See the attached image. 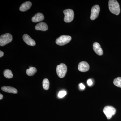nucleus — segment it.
<instances>
[{"label": "nucleus", "instance_id": "1", "mask_svg": "<svg viewBox=\"0 0 121 121\" xmlns=\"http://www.w3.org/2000/svg\"><path fill=\"white\" fill-rule=\"evenodd\" d=\"M109 8L111 13L116 15H118L120 13V6L119 3L115 0L109 1Z\"/></svg>", "mask_w": 121, "mask_h": 121}, {"label": "nucleus", "instance_id": "2", "mask_svg": "<svg viewBox=\"0 0 121 121\" xmlns=\"http://www.w3.org/2000/svg\"><path fill=\"white\" fill-rule=\"evenodd\" d=\"M67 67L64 64L61 63L58 65L56 68V73L59 78H64L67 72Z\"/></svg>", "mask_w": 121, "mask_h": 121}, {"label": "nucleus", "instance_id": "3", "mask_svg": "<svg viewBox=\"0 0 121 121\" xmlns=\"http://www.w3.org/2000/svg\"><path fill=\"white\" fill-rule=\"evenodd\" d=\"M65 15L64 21L66 23H70L73 20L74 14L73 10L70 9H67L63 11Z\"/></svg>", "mask_w": 121, "mask_h": 121}, {"label": "nucleus", "instance_id": "4", "mask_svg": "<svg viewBox=\"0 0 121 121\" xmlns=\"http://www.w3.org/2000/svg\"><path fill=\"white\" fill-rule=\"evenodd\" d=\"M12 39V36L9 33H5L1 35L0 37V45L4 46L11 42Z\"/></svg>", "mask_w": 121, "mask_h": 121}, {"label": "nucleus", "instance_id": "5", "mask_svg": "<svg viewBox=\"0 0 121 121\" xmlns=\"http://www.w3.org/2000/svg\"><path fill=\"white\" fill-rule=\"evenodd\" d=\"M103 111L107 119H109L111 118L112 116L115 114L116 109L112 106H107L104 107Z\"/></svg>", "mask_w": 121, "mask_h": 121}, {"label": "nucleus", "instance_id": "6", "mask_svg": "<svg viewBox=\"0 0 121 121\" xmlns=\"http://www.w3.org/2000/svg\"><path fill=\"white\" fill-rule=\"evenodd\" d=\"M71 39V37L70 36L62 35L56 39V43L58 45L62 46L68 43Z\"/></svg>", "mask_w": 121, "mask_h": 121}, {"label": "nucleus", "instance_id": "7", "mask_svg": "<svg viewBox=\"0 0 121 121\" xmlns=\"http://www.w3.org/2000/svg\"><path fill=\"white\" fill-rule=\"evenodd\" d=\"M100 7L98 5H94L91 9L90 19L92 20L95 19L97 18L100 12Z\"/></svg>", "mask_w": 121, "mask_h": 121}, {"label": "nucleus", "instance_id": "8", "mask_svg": "<svg viewBox=\"0 0 121 121\" xmlns=\"http://www.w3.org/2000/svg\"><path fill=\"white\" fill-rule=\"evenodd\" d=\"M90 66L87 62L82 61L79 63L78 66V69L80 72H86L89 71Z\"/></svg>", "mask_w": 121, "mask_h": 121}, {"label": "nucleus", "instance_id": "9", "mask_svg": "<svg viewBox=\"0 0 121 121\" xmlns=\"http://www.w3.org/2000/svg\"><path fill=\"white\" fill-rule=\"evenodd\" d=\"M23 40L27 45L30 46H35V42L33 39L27 34H25L23 36Z\"/></svg>", "mask_w": 121, "mask_h": 121}, {"label": "nucleus", "instance_id": "10", "mask_svg": "<svg viewBox=\"0 0 121 121\" xmlns=\"http://www.w3.org/2000/svg\"><path fill=\"white\" fill-rule=\"evenodd\" d=\"M93 48L95 52L99 56L102 55L103 51L99 43L97 42L94 43L93 44Z\"/></svg>", "mask_w": 121, "mask_h": 121}, {"label": "nucleus", "instance_id": "11", "mask_svg": "<svg viewBox=\"0 0 121 121\" xmlns=\"http://www.w3.org/2000/svg\"><path fill=\"white\" fill-rule=\"evenodd\" d=\"M35 29L37 30H40L45 31L48 30V27L46 23L42 22L37 24L35 26Z\"/></svg>", "mask_w": 121, "mask_h": 121}, {"label": "nucleus", "instance_id": "12", "mask_svg": "<svg viewBox=\"0 0 121 121\" xmlns=\"http://www.w3.org/2000/svg\"><path fill=\"white\" fill-rule=\"evenodd\" d=\"M44 17L42 13H39L32 17V21L34 23L40 22L44 19Z\"/></svg>", "mask_w": 121, "mask_h": 121}, {"label": "nucleus", "instance_id": "13", "mask_svg": "<svg viewBox=\"0 0 121 121\" xmlns=\"http://www.w3.org/2000/svg\"><path fill=\"white\" fill-rule=\"evenodd\" d=\"M31 2L30 1H27L23 3L20 7L19 9L21 12H25L28 10L32 6Z\"/></svg>", "mask_w": 121, "mask_h": 121}, {"label": "nucleus", "instance_id": "14", "mask_svg": "<svg viewBox=\"0 0 121 121\" xmlns=\"http://www.w3.org/2000/svg\"><path fill=\"white\" fill-rule=\"evenodd\" d=\"M1 90L4 92L8 93H12V94H17L18 91L14 87L8 86L2 87L1 88Z\"/></svg>", "mask_w": 121, "mask_h": 121}, {"label": "nucleus", "instance_id": "15", "mask_svg": "<svg viewBox=\"0 0 121 121\" xmlns=\"http://www.w3.org/2000/svg\"><path fill=\"white\" fill-rule=\"evenodd\" d=\"M37 72V69L35 67H31L30 68L26 70V73L29 76H32L34 74Z\"/></svg>", "mask_w": 121, "mask_h": 121}, {"label": "nucleus", "instance_id": "16", "mask_svg": "<svg viewBox=\"0 0 121 121\" xmlns=\"http://www.w3.org/2000/svg\"><path fill=\"white\" fill-rule=\"evenodd\" d=\"M4 75L5 77L7 78H11L13 76L12 71L9 69L5 70L4 71Z\"/></svg>", "mask_w": 121, "mask_h": 121}, {"label": "nucleus", "instance_id": "17", "mask_svg": "<svg viewBox=\"0 0 121 121\" xmlns=\"http://www.w3.org/2000/svg\"><path fill=\"white\" fill-rule=\"evenodd\" d=\"M43 89L44 90H48L50 87V82L49 80L47 79H44L43 82Z\"/></svg>", "mask_w": 121, "mask_h": 121}, {"label": "nucleus", "instance_id": "18", "mask_svg": "<svg viewBox=\"0 0 121 121\" xmlns=\"http://www.w3.org/2000/svg\"><path fill=\"white\" fill-rule=\"evenodd\" d=\"M113 83L116 86L121 88V77H118L115 79Z\"/></svg>", "mask_w": 121, "mask_h": 121}, {"label": "nucleus", "instance_id": "19", "mask_svg": "<svg viewBox=\"0 0 121 121\" xmlns=\"http://www.w3.org/2000/svg\"><path fill=\"white\" fill-rule=\"evenodd\" d=\"M66 91H60L58 94V97L59 98H62L66 95Z\"/></svg>", "mask_w": 121, "mask_h": 121}, {"label": "nucleus", "instance_id": "20", "mask_svg": "<svg viewBox=\"0 0 121 121\" xmlns=\"http://www.w3.org/2000/svg\"><path fill=\"white\" fill-rule=\"evenodd\" d=\"M87 83L89 86H91L93 84V82L92 80L91 79H88L87 81Z\"/></svg>", "mask_w": 121, "mask_h": 121}, {"label": "nucleus", "instance_id": "21", "mask_svg": "<svg viewBox=\"0 0 121 121\" xmlns=\"http://www.w3.org/2000/svg\"><path fill=\"white\" fill-rule=\"evenodd\" d=\"M79 87H80V89L82 90H84L85 88V86L84 84L82 83L79 84Z\"/></svg>", "mask_w": 121, "mask_h": 121}, {"label": "nucleus", "instance_id": "22", "mask_svg": "<svg viewBox=\"0 0 121 121\" xmlns=\"http://www.w3.org/2000/svg\"><path fill=\"white\" fill-rule=\"evenodd\" d=\"M4 53L2 51H0V57L1 58L2 57V56H4Z\"/></svg>", "mask_w": 121, "mask_h": 121}, {"label": "nucleus", "instance_id": "23", "mask_svg": "<svg viewBox=\"0 0 121 121\" xmlns=\"http://www.w3.org/2000/svg\"><path fill=\"white\" fill-rule=\"evenodd\" d=\"M3 95H2L1 94H0V100L2 99L3 98Z\"/></svg>", "mask_w": 121, "mask_h": 121}]
</instances>
